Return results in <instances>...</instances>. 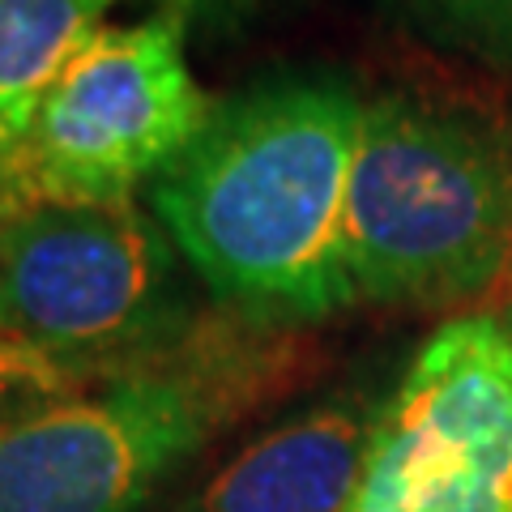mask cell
Masks as SVG:
<instances>
[{
  "label": "cell",
  "instance_id": "cell-13",
  "mask_svg": "<svg viewBox=\"0 0 512 512\" xmlns=\"http://www.w3.org/2000/svg\"><path fill=\"white\" fill-rule=\"evenodd\" d=\"M0 333H9V320H5V299H0Z\"/></svg>",
  "mask_w": 512,
  "mask_h": 512
},
{
  "label": "cell",
  "instance_id": "cell-6",
  "mask_svg": "<svg viewBox=\"0 0 512 512\" xmlns=\"http://www.w3.org/2000/svg\"><path fill=\"white\" fill-rule=\"evenodd\" d=\"M350 512H512V308L457 312L414 350Z\"/></svg>",
  "mask_w": 512,
  "mask_h": 512
},
{
  "label": "cell",
  "instance_id": "cell-1",
  "mask_svg": "<svg viewBox=\"0 0 512 512\" xmlns=\"http://www.w3.org/2000/svg\"><path fill=\"white\" fill-rule=\"evenodd\" d=\"M363 107L338 77L252 86L146 188L214 308L303 333L355 303L342 218Z\"/></svg>",
  "mask_w": 512,
  "mask_h": 512
},
{
  "label": "cell",
  "instance_id": "cell-8",
  "mask_svg": "<svg viewBox=\"0 0 512 512\" xmlns=\"http://www.w3.org/2000/svg\"><path fill=\"white\" fill-rule=\"evenodd\" d=\"M116 0H0V133L22 146L47 90L107 26Z\"/></svg>",
  "mask_w": 512,
  "mask_h": 512
},
{
  "label": "cell",
  "instance_id": "cell-11",
  "mask_svg": "<svg viewBox=\"0 0 512 512\" xmlns=\"http://www.w3.org/2000/svg\"><path fill=\"white\" fill-rule=\"evenodd\" d=\"M158 13H167V18H175L184 30L188 26H235L244 13L256 5V0H158Z\"/></svg>",
  "mask_w": 512,
  "mask_h": 512
},
{
  "label": "cell",
  "instance_id": "cell-2",
  "mask_svg": "<svg viewBox=\"0 0 512 512\" xmlns=\"http://www.w3.org/2000/svg\"><path fill=\"white\" fill-rule=\"evenodd\" d=\"M299 372V333L214 308L158 363L0 423V512H146Z\"/></svg>",
  "mask_w": 512,
  "mask_h": 512
},
{
  "label": "cell",
  "instance_id": "cell-5",
  "mask_svg": "<svg viewBox=\"0 0 512 512\" xmlns=\"http://www.w3.org/2000/svg\"><path fill=\"white\" fill-rule=\"evenodd\" d=\"M214 107L175 18L103 26L22 137L18 201H137L201 137Z\"/></svg>",
  "mask_w": 512,
  "mask_h": 512
},
{
  "label": "cell",
  "instance_id": "cell-4",
  "mask_svg": "<svg viewBox=\"0 0 512 512\" xmlns=\"http://www.w3.org/2000/svg\"><path fill=\"white\" fill-rule=\"evenodd\" d=\"M192 269L141 201H18L0 210L9 333L86 380L158 363L205 325Z\"/></svg>",
  "mask_w": 512,
  "mask_h": 512
},
{
  "label": "cell",
  "instance_id": "cell-10",
  "mask_svg": "<svg viewBox=\"0 0 512 512\" xmlns=\"http://www.w3.org/2000/svg\"><path fill=\"white\" fill-rule=\"evenodd\" d=\"M82 384L90 380L77 376L73 367L43 355L39 346H30L18 333H0V423L52 402V397L82 389Z\"/></svg>",
  "mask_w": 512,
  "mask_h": 512
},
{
  "label": "cell",
  "instance_id": "cell-9",
  "mask_svg": "<svg viewBox=\"0 0 512 512\" xmlns=\"http://www.w3.org/2000/svg\"><path fill=\"white\" fill-rule=\"evenodd\" d=\"M406 5L448 43L495 64H512V0H406Z\"/></svg>",
  "mask_w": 512,
  "mask_h": 512
},
{
  "label": "cell",
  "instance_id": "cell-3",
  "mask_svg": "<svg viewBox=\"0 0 512 512\" xmlns=\"http://www.w3.org/2000/svg\"><path fill=\"white\" fill-rule=\"evenodd\" d=\"M342 265L380 308H466L512 274V150L495 128L410 94L367 99Z\"/></svg>",
  "mask_w": 512,
  "mask_h": 512
},
{
  "label": "cell",
  "instance_id": "cell-12",
  "mask_svg": "<svg viewBox=\"0 0 512 512\" xmlns=\"http://www.w3.org/2000/svg\"><path fill=\"white\" fill-rule=\"evenodd\" d=\"M18 201V146L0 133V210Z\"/></svg>",
  "mask_w": 512,
  "mask_h": 512
},
{
  "label": "cell",
  "instance_id": "cell-7",
  "mask_svg": "<svg viewBox=\"0 0 512 512\" xmlns=\"http://www.w3.org/2000/svg\"><path fill=\"white\" fill-rule=\"evenodd\" d=\"M384 397L363 380L291 410L201 474L171 512H350Z\"/></svg>",
  "mask_w": 512,
  "mask_h": 512
}]
</instances>
